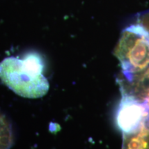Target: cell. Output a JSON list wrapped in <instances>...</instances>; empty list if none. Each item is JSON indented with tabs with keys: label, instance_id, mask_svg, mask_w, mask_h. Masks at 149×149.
Wrapping results in <instances>:
<instances>
[{
	"label": "cell",
	"instance_id": "4",
	"mask_svg": "<svg viewBox=\"0 0 149 149\" xmlns=\"http://www.w3.org/2000/svg\"><path fill=\"white\" fill-rule=\"evenodd\" d=\"M126 79L128 84H124L120 79L119 81L120 88L149 106V68L133 74Z\"/></svg>",
	"mask_w": 149,
	"mask_h": 149
},
{
	"label": "cell",
	"instance_id": "7",
	"mask_svg": "<svg viewBox=\"0 0 149 149\" xmlns=\"http://www.w3.org/2000/svg\"><path fill=\"white\" fill-rule=\"evenodd\" d=\"M145 27V26H144ZM144 35H145V37H146V40H148V42L149 43V30L147 29L146 27H145V31H144Z\"/></svg>",
	"mask_w": 149,
	"mask_h": 149
},
{
	"label": "cell",
	"instance_id": "2",
	"mask_svg": "<svg viewBox=\"0 0 149 149\" xmlns=\"http://www.w3.org/2000/svg\"><path fill=\"white\" fill-rule=\"evenodd\" d=\"M141 23L133 24L123 31L115 48L126 79L144 70L149 65V43Z\"/></svg>",
	"mask_w": 149,
	"mask_h": 149
},
{
	"label": "cell",
	"instance_id": "6",
	"mask_svg": "<svg viewBox=\"0 0 149 149\" xmlns=\"http://www.w3.org/2000/svg\"><path fill=\"white\" fill-rule=\"evenodd\" d=\"M13 144V136L10 123L0 113V149H10Z\"/></svg>",
	"mask_w": 149,
	"mask_h": 149
},
{
	"label": "cell",
	"instance_id": "1",
	"mask_svg": "<svg viewBox=\"0 0 149 149\" xmlns=\"http://www.w3.org/2000/svg\"><path fill=\"white\" fill-rule=\"evenodd\" d=\"M44 62L36 52H30L23 59L7 57L0 63V79L10 90L26 98L44 96L49 83L43 74Z\"/></svg>",
	"mask_w": 149,
	"mask_h": 149
},
{
	"label": "cell",
	"instance_id": "5",
	"mask_svg": "<svg viewBox=\"0 0 149 149\" xmlns=\"http://www.w3.org/2000/svg\"><path fill=\"white\" fill-rule=\"evenodd\" d=\"M122 149H149V128L146 124L135 133L123 134Z\"/></svg>",
	"mask_w": 149,
	"mask_h": 149
},
{
	"label": "cell",
	"instance_id": "3",
	"mask_svg": "<svg viewBox=\"0 0 149 149\" xmlns=\"http://www.w3.org/2000/svg\"><path fill=\"white\" fill-rule=\"evenodd\" d=\"M122 98L115 114V122L122 134L135 133L149 119V106L120 88Z\"/></svg>",
	"mask_w": 149,
	"mask_h": 149
}]
</instances>
